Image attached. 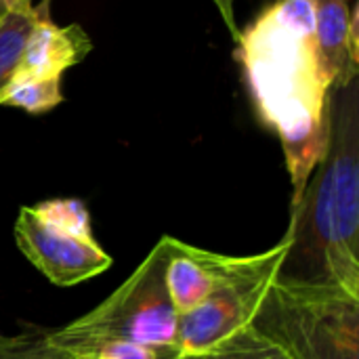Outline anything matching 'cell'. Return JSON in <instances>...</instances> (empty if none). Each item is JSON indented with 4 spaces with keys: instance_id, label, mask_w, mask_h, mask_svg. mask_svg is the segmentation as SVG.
Wrapping results in <instances>:
<instances>
[{
    "instance_id": "9c48e42d",
    "label": "cell",
    "mask_w": 359,
    "mask_h": 359,
    "mask_svg": "<svg viewBox=\"0 0 359 359\" xmlns=\"http://www.w3.org/2000/svg\"><path fill=\"white\" fill-rule=\"evenodd\" d=\"M231 257L189 246L170 238L166 263V290L179 316L202 305L217 288L221 276L229 267Z\"/></svg>"
},
{
    "instance_id": "7c38bea8",
    "label": "cell",
    "mask_w": 359,
    "mask_h": 359,
    "mask_svg": "<svg viewBox=\"0 0 359 359\" xmlns=\"http://www.w3.org/2000/svg\"><path fill=\"white\" fill-rule=\"evenodd\" d=\"M38 8L27 13H2L0 15V93L13 80L27 36L36 23Z\"/></svg>"
},
{
    "instance_id": "8fae6325",
    "label": "cell",
    "mask_w": 359,
    "mask_h": 359,
    "mask_svg": "<svg viewBox=\"0 0 359 359\" xmlns=\"http://www.w3.org/2000/svg\"><path fill=\"white\" fill-rule=\"evenodd\" d=\"M63 101L61 80L13 78L0 93V105L21 107L27 114H46Z\"/></svg>"
},
{
    "instance_id": "9a60e30c",
    "label": "cell",
    "mask_w": 359,
    "mask_h": 359,
    "mask_svg": "<svg viewBox=\"0 0 359 359\" xmlns=\"http://www.w3.org/2000/svg\"><path fill=\"white\" fill-rule=\"evenodd\" d=\"M88 359H181L177 347H151L141 343H128V341H114L105 343L99 349H95Z\"/></svg>"
},
{
    "instance_id": "3957f363",
    "label": "cell",
    "mask_w": 359,
    "mask_h": 359,
    "mask_svg": "<svg viewBox=\"0 0 359 359\" xmlns=\"http://www.w3.org/2000/svg\"><path fill=\"white\" fill-rule=\"evenodd\" d=\"M170 236H162L141 265L103 303L59 330H46L55 359H88L105 343L128 341L151 347H177L179 313L166 290Z\"/></svg>"
},
{
    "instance_id": "5b68a950",
    "label": "cell",
    "mask_w": 359,
    "mask_h": 359,
    "mask_svg": "<svg viewBox=\"0 0 359 359\" xmlns=\"http://www.w3.org/2000/svg\"><path fill=\"white\" fill-rule=\"evenodd\" d=\"M284 255L286 242L282 240L265 252L231 257L210 297L196 309L179 316V353L183 358L204 353L250 328L276 282Z\"/></svg>"
},
{
    "instance_id": "ba28073f",
    "label": "cell",
    "mask_w": 359,
    "mask_h": 359,
    "mask_svg": "<svg viewBox=\"0 0 359 359\" xmlns=\"http://www.w3.org/2000/svg\"><path fill=\"white\" fill-rule=\"evenodd\" d=\"M313 15L322 74L332 88L345 86L359 74L358 8L347 0H313Z\"/></svg>"
},
{
    "instance_id": "7a4b0ae2",
    "label": "cell",
    "mask_w": 359,
    "mask_h": 359,
    "mask_svg": "<svg viewBox=\"0 0 359 359\" xmlns=\"http://www.w3.org/2000/svg\"><path fill=\"white\" fill-rule=\"evenodd\" d=\"M276 286L359 299V76L330 90V137L290 208Z\"/></svg>"
},
{
    "instance_id": "8992f818",
    "label": "cell",
    "mask_w": 359,
    "mask_h": 359,
    "mask_svg": "<svg viewBox=\"0 0 359 359\" xmlns=\"http://www.w3.org/2000/svg\"><path fill=\"white\" fill-rule=\"evenodd\" d=\"M15 242L21 255L55 286H76L111 267V257L97 242H84L46 227L29 206L19 210Z\"/></svg>"
},
{
    "instance_id": "4fadbf2b",
    "label": "cell",
    "mask_w": 359,
    "mask_h": 359,
    "mask_svg": "<svg viewBox=\"0 0 359 359\" xmlns=\"http://www.w3.org/2000/svg\"><path fill=\"white\" fill-rule=\"evenodd\" d=\"M183 359H286V355L250 326L204 353Z\"/></svg>"
},
{
    "instance_id": "52a82bcc",
    "label": "cell",
    "mask_w": 359,
    "mask_h": 359,
    "mask_svg": "<svg viewBox=\"0 0 359 359\" xmlns=\"http://www.w3.org/2000/svg\"><path fill=\"white\" fill-rule=\"evenodd\" d=\"M90 48L93 42L80 25L53 23L46 4H42L13 78L61 80V74L80 63Z\"/></svg>"
},
{
    "instance_id": "d6986e66",
    "label": "cell",
    "mask_w": 359,
    "mask_h": 359,
    "mask_svg": "<svg viewBox=\"0 0 359 359\" xmlns=\"http://www.w3.org/2000/svg\"><path fill=\"white\" fill-rule=\"evenodd\" d=\"M50 359H55V358H50Z\"/></svg>"
},
{
    "instance_id": "2e32d148",
    "label": "cell",
    "mask_w": 359,
    "mask_h": 359,
    "mask_svg": "<svg viewBox=\"0 0 359 359\" xmlns=\"http://www.w3.org/2000/svg\"><path fill=\"white\" fill-rule=\"evenodd\" d=\"M215 4L219 6V11H221L223 19H225V23H227L231 36L236 38L240 29H238V25H236V19H233V0H215Z\"/></svg>"
},
{
    "instance_id": "30bf717a",
    "label": "cell",
    "mask_w": 359,
    "mask_h": 359,
    "mask_svg": "<svg viewBox=\"0 0 359 359\" xmlns=\"http://www.w3.org/2000/svg\"><path fill=\"white\" fill-rule=\"evenodd\" d=\"M29 208L38 217V221H42L46 227L59 233L84 240V242H95L90 215L84 202L76 198H55V200H46Z\"/></svg>"
},
{
    "instance_id": "e0dca14e",
    "label": "cell",
    "mask_w": 359,
    "mask_h": 359,
    "mask_svg": "<svg viewBox=\"0 0 359 359\" xmlns=\"http://www.w3.org/2000/svg\"><path fill=\"white\" fill-rule=\"evenodd\" d=\"M32 11V0H0V15L2 13H27Z\"/></svg>"
},
{
    "instance_id": "5bb4252c",
    "label": "cell",
    "mask_w": 359,
    "mask_h": 359,
    "mask_svg": "<svg viewBox=\"0 0 359 359\" xmlns=\"http://www.w3.org/2000/svg\"><path fill=\"white\" fill-rule=\"evenodd\" d=\"M46 330L29 328L17 334H0V359H50Z\"/></svg>"
},
{
    "instance_id": "6da1fadb",
    "label": "cell",
    "mask_w": 359,
    "mask_h": 359,
    "mask_svg": "<svg viewBox=\"0 0 359 359\" xmlns=\"http://www.w3.org/2000/svg\"><path fill=\"white\" fill-rule=\"evenodd\" d=\"M259 120L284 147L292 206L324 160L330 137V90L316 46L313 0H273L236 36Z\"/></svg>"
},
{
    "instance_id": "277c9868",
    "label": "cell",
    "mask_w": 359,
    "mask_h": 359,
    "mask_svg": "<svg viewBox=\"0 0 359 359\" xmlns=\"http://www.w3.org/2000/svg\"><path fill=\"white\" fill-rule=\"evenodd\" d=\"M286 359H359V299L271 286L250 324Z\"/></svg>"
},
{
    "instance_id": "ac0fdd59",
    "label": "cell",
    "mask_w": 359,
    "mask_h": 359,
    "mask_svg": "<svg viewBox=\"0 0 359 359\" xmlns=\"http://www.w3.org/2000/svg\"><path fill=\"white\" fill-rule=\"evenodd\" d=\"M181 359H183V355H181Z\"/></svg>"
}]
</instances>
